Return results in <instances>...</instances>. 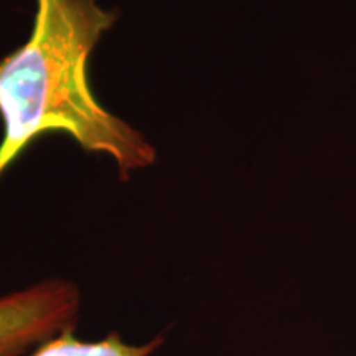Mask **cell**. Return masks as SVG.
<instances>
[{
	"label": "cell",
	"mask_w": 356,
	"mask_h": 356,
	"mask_svg": "<svg viewBox=\"0 0 356 356\" xmlns=\"http://www.w3.org/2000/svg\"><path fill=\"white\" fill-rule=\"evenodd\" d=\"M79 289L47 279L0 297V356H24L50 338L76 327Z\"/></svg>",
	"instance_id": "obj_2"
},
{
	"label": "cell",
	"mask_w": 356,
	"mask_h": 356,
	"mask_svg": "<svg viewBox=\"0 0 356 356\" xmlns=\"http://www.w3.org/2000/svg\"><path fill=\"white\" fill-rule=\"evenodd\" d=\"M118 10L97 0H37L32 33L0 60V178L44 134L63 132L109 155L121 180L157 160L139 131L109 113L89 83V58Z\"/></svg>",
	"instance_id": "obj_1"
},
{
	"label": "cell",
	"mask_w": 356,
	"mask_h": 356,
	"mask_svg": "<svg viewBox=\"0 0 356 356\" xmlns=\"http://www.w3.org/2000/svg\"><path fill=\"white\" fill-rule=\"evenodd\" d=\"M162 345L163 337L131 345L118 332H111L102 340L86 341L78 338L74 328H71L37 346L29 356H152Z\"/></svg>",
	"instance_id": "obj_3"
}]
</instances>
